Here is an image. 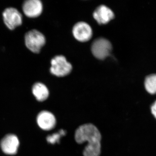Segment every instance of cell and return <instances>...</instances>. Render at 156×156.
<instances>
[{"mask_svg": "<svg viewBox=\"0 0 156 156\" xmlns=\"http://www.w3.org/2000/svg\"><path fill=\"white\" fill-rule=\"evenodd\" d=\"M75 139L79 144L88 142L83 153L84 156H100L101 134L93 124H86L80 126L76 130Z\"/></svg>", "mask_w": 156, "mask_h": 156, "instance_id": "1", "label": "cell"}, {"mask_svg": "<svg viewBox=\"0 0 156 156\" xmlns=\"http://www.w3.org/2000/svg\"><path fill=\"white\" fill-rule=\"evenodd\" d=\"M26 46L33 53H38L45 45L46 39L44 34L36 30L29 31L25 34Z\"/></svg>", "mask_w": 156, "mask_h": 156, "instance_id": "2", "label": "cell"}, {"mask_svg": "<svg viewBox=\"0 0 156 156\" xmlns=\"http://www.w3.org/2000/svg\"><path fill=\"white\" fill-rule=\"evenodd\" d=\"M51 64L50 72L56 76H65L69 74L72 69L71 64L63 56H55L51 60Z\"/></svg>", "mask_w": 156, "mask_h": 156, "instance_id": "3", "label": "cell"}, {"mask_svg": "<svg viewBox=\"0 0 156 156\" xmlns=\"http://www.w3.org/2000/svg\"><path fill=\"white\" fill-rule=\"evenodd\" d=\"M91 48L92 54L96 58L104 59L110 54L112 46L108 40L100 38L93 42Z\"/></svg>", "mask_w": 156, "mask_h": 156, "instance_id": "4", "label": "cell"}, {"mask_svg": "<svg viewBox=\"0 0 156 156\" xmlns=\"http://www.w3.org/2000/svg\"><path fill=\"white\" fill-rule=\"evenodd\" d=\"M2 15L5 24L11 30H13L22 24V14L15 8H9L5 9Z\"/></svg>", "mask_w": 156, "mask_h": 156, "instance_id": "5", "label": "cell"}, {"mask_svg": "<svg viewBox=\"0 0 156 156\" xmlns=\"http://www.w3.org/2000/svg\"><path fill=\"white\" fill-rule=\"evenodd\" d=\"M22 10L27 17H38L43 12V3L41 0H25L23 4Z\"/></svg>", "mask_w": 156, "mask_h": 156, "instance_id": "6", "label": "cell"}, {"mask_svg": "<svg viewBox=\"0 0 156 156\" xmlns=\"http://www.w3.org/2000/svg\"><path fill=\"white\" fill-rule=\"evenodd\" d=\"M74 37L80 42H87L91 39L92 35V28L89 24L79 22L74 26L73 29Z\"/></svg>", "mask_w": 156, "mask_h": 156, "instance_id": "7", "label": "cell"}, {"mask_svg": "<svg viewBox=\"0 0 156 156\" xmlns=\"http://www.w3.org/2000/svg\"><path fill=\"white\" fill-rule=\"evenodd\" d=\"M19 146L18 137L13 134H7L1 141V148L7 154L14 155L17 153Z\"/></svg>", "mask_w": 156, "mask_h": 156, "instance_id": "8", "label": "cell"}, {"mask_svg": "<svg viewBox=\"0 0 156 156\" xmlns=\"http://www.w3.org/2000/svg\"><path fill=\"white\" fill-rule=\"evenodd\" d=\"M93 16L98 24H105L114 18L115 14L108 7L101 5L95 9Z\"/></svg>", "mask_w": 156, "mask_h": 156, "instance_id": "9", "label": "cell"}, {"mask_svg": "<svg viewBox=\"0 0 156 156\" xmlns=\"http://www.w3.org/2000/svg\"><path fill=\"white\" fill-rule=\"evenodd\" d=\"M37 122L41 129L45 131H49L55 127L56 119L52 113L44 111L41 112L38 115Z\"/></svg>", "mask_w": 156, "mask_h": 156, "instance_id": "10", "label": "cell"}, {"mask_svg": "<svg viewBox=\"0 0 156 156\" xmlns=\"http://www.w3.org/2000/svg\"><path fill=\"white\" fill-rule=\"evenodd\" d=\"M32 92L38 101H44L49 97V90L44 84L42 83H37L34 84L32 87Z\"/></svg>", "mask_w": 156, "mask_h": 156, "instance_id": "11", "label": "cell"}, {"mask_svg": "<svg viewBox=\"0 0 156 156\" xmlns=\"http://www.w3.org/2000/svg\"><path fill=\"white\" fill-rule=\"evenodd\" d=\"M144 86L146 90L150 94H156V74H152L146 78Z\"/></svg>", "mask_w": 156, "mask_h": 156, "instance_id": "12", "label": "cell"}, {"mask_svg": "<svg viewBox=\"0 0 156 156\" xmlns=\"http://www.w3.org/2000/svg\"><path fill=\"white\" fill-rule=\"evenodd\" d=\"M66 132L63 130H61L58 133H55L52 135H49L47 137V140L48 143L51 144H54L59 142V139L61 136L65 135Z\"/></svg>", "mask_w": 156, "mask_h": 156, "instance_id": "13", "label": "cell"}, {"mask_svg": "<svg viewBox=\"0 0 156 156\" xmlns=\"http://www.w3.org/2000/svg\"><path fill=\"white\" fill-rule=\"evenodd\" d=\"M151 111L152 115H153L154 118L156 119V101L151 106Z\"/></svg>", "mask_w": 156, "mask_h": 156, "instance_id": "14", "label": "cell"}]
</instances>
